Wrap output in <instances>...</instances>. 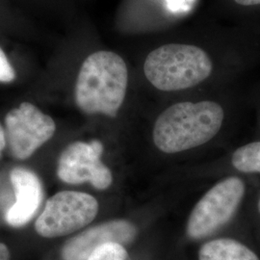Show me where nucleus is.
<instances>
[{"label": "nucleus", "instance_id": "obj_1", "mask_svg": "<svg viewBox=\"0 0 260 260\" xmlns=\"http://www.w3.org/2000/svg\"><path fill=\"white\" fill-rule=\"evenodd\" d=\"M223 120L222 105L213 101L174 103L154 121L152 142L166 154L196 149L217 136Z\"/></svg>", "mask_w": 260, "mask_h": 260}, {"label": "nucleus", "instance_id": "obj_2", "mask_svg": "<svg viewBox=\"0 0 260 260\" xmlns=\"http://www.w3.org/2000/svg\"><path fill=\"white\" fill-rule=\"evenodd\" d=\"M128 68L124 59L110 50L87 56L80 67L75 88L77 107L87 115H118L128 87Z\"/></svg>", "mask_w": 260, "mask_h": 260}, {"label": "nucleus", "instance_id": "obj_3", "mask_svg": "<svg viewBox=\"0 0 260 260\" xmlns=\"http://www.w3.org/2000/svg\"><path fill=\"white\" fill-rule=\"evenodd\" d=\"M144 75L161 92H180L205 82L213 73V60L203 47L172 43L149 52Z\"/></svg>", "mask_w": 260, "mask_h": 260}, {"label": "nucleus", "instance_id": "obj_4", "mask_svg": "<svg viewBox=\"0 0 260 260\" xmlns=\"http://www.w3.org/2000/svg\"><path fill=\"white\" fill-rule=\"evenodd\" d=\"M241 178L230 177L212 186L196 204L189 215L186 234L192 240H203L230 223L245 195Z\"/></svg>", "mask_w": 260, "mask_h": 260}, {"label": "nucleus", "instance_id": "obj_5", "mask_svg": "<svg viewBox=\"0 0 260 260\" xmlns=\"http://www.w3.org/2000/svg\"><path fill=\"white\" fill-rule=\"evenodd\" d=\"M100 205L93 196L77 191H62L47 200L38 217L35 230L45 238L62 237L92 223Z\"/></svg>", "mask_w": 260, "mask_h": 260}, {"label": "nucleus", "instance_id": "obj_6", "mask_svg": "<svg viewBox=\"0 0 260 260\" xmlns=\"http://www.w3.org/2000/svg\"><path fill=\"white\" fill-rule=\"evenodd\" d=\"M53 119L30 103H22L5 117L6 144L17 159L30 157L55 132Z\"/></svg>", "mask_w": 260, "mask_h": 260}, {"label": "nucleus", "instance_id": "obj_7", "mask_svg": "<svg viewBox=\"0 0 260 260\" xmlns=\"http://www.w3.org/2000/svg\"><path fill=\"white\" fill-rule=\"evenodd\" d=\"M103 149L99 140L72 143L58 160V177L68 184L89 182L98 190L108 189L113 183V175L102 161Z\"/></svg>", "mask_w": 260, "mask_h": 260}, {"label": "nucleus", "instance_id": "obj_8", "mask_svg": "<svg viewBox=\"0 0 260 260\" xmlns=\"http://www.w3.org/2000/svg\"><path fill=\"white\" fill-rule=\"evenodd\" d=\"M135 224L127 220H112L99 223L76 234L62 247L63 260H88L98 247L105 243L115 242L123 246L129 245L137 237Z\"/></svg>", "mask_w": 260, "mask_h": 260}, {"label": "nucleus", "instance_id": "obj_9", "mask_svg": "<svg viewBox=\"0 0 260 260\" xmlns=\"http://www.w3.org/2000/svg\"><path fill=\"white\" fill-rule=\"evenodd\" d=\"M16 201L6 213V222L19 228L32 220L43 201V186L35 173L24 168H15L10 174Z\"/></svg>", "mask_w": 260, "mask_h": 260}, {"label": "nucleus", "instance_id": "obj_10", "mask_svg": "<svg viewBox=\"0 0 260 260\" xmlns=\"http://www.w3.org/2000/svg\"><path fill=\"white\" fill-rule=\"evenodd\" d=\"M198 260H260L259 256L244 243L233 238H217L204 243Z\"/></svg>", "mask_w": 260, "mask_h": 260}, {"label": "nucleus", "instance_id": "obj_11", "mask_svg": "<svg viewBox=\"0 0 260 260\" xmlns=\"http://www.w3.org/2000/svg\"><path fill=\"white\" fill-rule=\"evenodd\" d=\"M233 167L247 174H260V141L242 146L233 152Z\"/></svg>", "mask_w": 260, "mask_h": 260}, {"label": "nucleus", "instance_id": "obj_12", "mask_svg": "<svg viewBox=\"0 0 260 260\" xmlns=\"http://www.w3.org/2000/svg\"><path fill=\"white\" fill-rule=\"evenodd\" d=\"M88 260H132V258L123 245L109 242L98 247Z\"/></svg>", "mask_w": 260, "mask_h": 260}, {"label": "nucleus", "instance_id": "obj_13", "mask_svg": "<svg viewBox=\"0 0 260 260\" xmlns=\"http://www.w3.org/2000/svg\"><path fill=\"white\" fill-rule=\"evenodd\" d=\"M16 79V72L8 57L0 47V82L10 83Z\"/></svg>", "mask_w": 260, "mask_h": 260}, {"label": "nucleus", "instance_id": "obj_14", "mask_svg": "<svg viewBox=\"0 0 260 260\" xmlns=\"http://www.w3.org/2000/svg\"><path fill=\"white\" fill-rule=\"evenodd\" d=\"M0 260H10L9 249L3 243H0Z\"/></svg>", "mask_w": 260, "mask_h": 260}, {"label": "nucleus", "instance_id": "obj_15", "mask_svg": "<svg viewBox=\"0 0 260 260\" xmlns=\"http://www.w3.org/2000/svg\"><path fill=\"white\" fill-rule=\"evenodd\" d=\"M6 135H5V129L2 127V125L0 124V158L2 151L6 148Z\"/></svg>", "mask_w": 260, "mask_h": 260}, {"label": "nucleus", "instance_id": "obj_16", "mask_svg": "<svg viewBox=\"0 0 260 260\" xmlns=\"http://www.w3.org/2000/svg\"><path fill=\"white\" fill-rule=\"evenodd\" d=\"M237 4L241 6H255L260 5V0H234Z\"/></svg>", "mask_w": 260, "mask_h": 260}, {"label": "nucleus", "instance_id": "obj_17", "mask_svg": "<svg viewBox=\"0 0 260 260\" xmlns=\"http://www.w3.org/2000/svg\"><path fill=\"white\" fill-rule=\"evenodd\" d=\"M257 208H258V211H259L260 213V199L259 201H258V205H257Z\"/></svg>", "mask_w": 260, "mask_h": 260}]
</instances>
